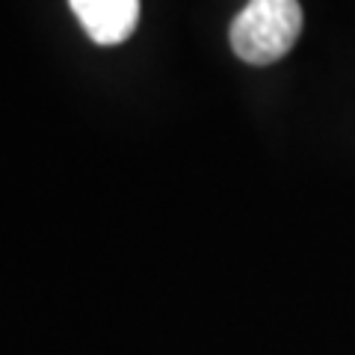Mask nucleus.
<instances>
[{
    "instance_id": "nucleus-1",
    "label": "nucleus",
    "mask_w": 355,
    "mask_h": 355,
    "mask_svg": "<svg viewBox=\"0 0 355 355\" xmlns=\"http://www.w3.org/2000/svg\"><path fill=\"white\" fill-rule=\"evenodd\" d=\"M302 33L299 0H249L231 24V48L249 65H270L291 53Z\"/></svg>"
},
{
    "instance_id": "nucleus-2",
    "label": "nucleus",
    "mask_w": 355,
    "mask_h": 355,
    "mask_svg": "<svg viewBox=\"0 0 355 355\" xmlns=\"http://www.w3.org/2000/svg\"><path fill=\"white\" fill-rule=\"evenodd\" d=\"M95 44H121L139 24V0H69Z\"/></svg>"
}]
</instances>
